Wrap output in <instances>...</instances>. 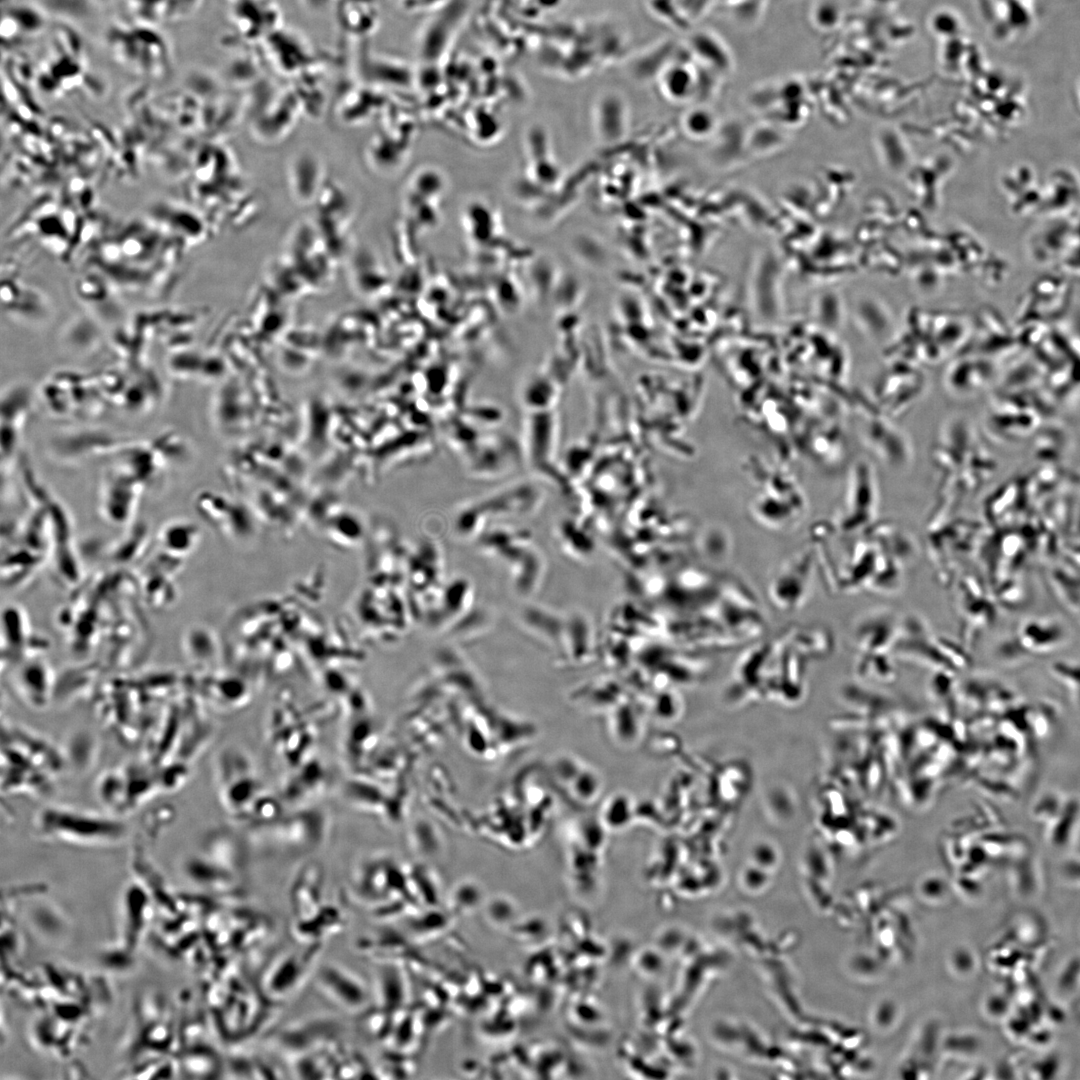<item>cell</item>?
<instances>
[{
  "mask_svg": "<svg viewBox=\"0 0 1080 1080\" xmlns=\"http://www.w3.org/2000/svg\"><path fill=\"white\" fill-rule=\"evenodd\" d=\"M32 826L41 838L74 845L106 846L121 842L127 825L116 815L101 814L62 804L41 807Z\"/></svg>",
  "mask_w": 1080,
  "mask_h": 1080,
  "instance_id": "cell-1",
  "label": "cell"
},
{
  "mask_svg": "<svg viewBox=\"0 0 1080 1080\" xmlns=\"http://www.w3.org/2000/svg\"><path fill=\"white\" fill-rule=\"evenodd\" d=\"M323 943L301 944L302 948L279 955L263 973L261 986L271 1001L295 995L315 967Z\"/></svg>",
  "mask_w": 1080,
  "mask_h": 1080,
  "instance_id": "cell-2",
  "label": "cell"
},
{
  "mask_svg": "<svg viewBox=\"0 0 1080 1080\" xmlns=\"http://www.w3.org/2000/svg\"><path fill=\"white\" fill-rule=\"evenodd\" d=\"M314 983L324 998L347 1013L361 1015L373 1004L371 985L340 963L322 964L314 973Z\"/></svg>",
  "mask_w": 1080,
  "mask_h": 1080,
  "instance_id": "cell-3",
  "label": "cell"
},
{
  "mask_svg": "<svg viewBox=\"0 0 1080 1080\" xmlns=\"http://www.w3.org/2000/svg\"><path fill=\"white\" fill-rule=\"evenodd\" d=\"M339 1021L329 1014L305 1017L272 1033L269 1045L290 1061L317 1051L337 1037Z\"/></svg>",
  "mask_w": 1080,
  "mask_h": 1080,
  "instance_id": "cell-4",
  "label": "cell"
},
{
  "mask_svg": "<svg viewBox=\"0 0 1080 1080\" xmlns=\"http://www.w3.org/2000/svg\"><path fill=\"white\" fill-rule=\"evenodd\" d=\"M1064 625L1056 619L1039 617L1023 622L1017 630L997 647L1004 661H1018L1055 651L1067 640Z\"/></svg>",
  "mask_w": 1080,
  "mask_h": 1080,
  "instance_id": "cell-5",
  "label": "cell"
},
{
  "mask_svg": "<svg viewBox=\"0 0 1080 1080\" xmlns=\"http://www.w3.org/2000/svg\"><path fill=\"white\" fill-rule=\"evenodd\" d=\"M855 471L847 486L844 499L832 517L833 529L852 535L869 528L878 513V496L874 479L867 471Z\"/></svg>",
  "mask_w": 1080,
  "mask_h": 1080,
  "instance_id": "cell-6",
  "label": "cell"
},
{
  "mask_svg": "<svg viewBox=\"0 0 1080 1080\" xmlns=\"http://www.w3.org/2000/svg\"><path fill=\"white\" fill-rule=\"evenodd\" d=\"M104 480L101 513L111 523H124L136 509L143 482L121 467L111 470Z\"/></svg>",
  "mask_w": 1080,
  "mask_h": 1080,
  "instance_id": "cell-7",
  "label": "cell"
},
{
  "mask_svg": "<svg viewBox=\"0 0 1080 1080\" xmlns=\"http://www.w3.org/2000/svg\"><path fill=\"white\" fill-rule=\"evenodd\" d=\"M13 686L19 698L31 709L44 710L55 694L49 666L42 660H30L14 673Z\"/></svg>",
  "mask_w": 1080,
  "mask_h": 1080,
  "instance_id": "cell-8",
  "label": "cell"
},
{
  "mask_svg": "<svg viewBox=\"0 0 1080 1080\" xmlns=\"http://www.w3.org/2000/svg\"><path fill=\"white\" fill-rule=\"evenodd\" d=\"M3 730L6 731L8 737L2 738L7 739L8 746L23 754L49 774L60 772L67 763L64 752L33 731L15 725H8Z\"/></svg>",
  "mask_w": 1080,
  "mask_h": 1080,
  "instance_id": "cell-9",
  "label": "cell"
},
{
  "mask_svg": "<svg viewBox=\"0 0 1080 1080\" xmlns=\"http://www.w3.org/2000/svg\"><path fill=\"white\" fill-rule=\"evenodd\" d=\"M2 458L13 456L30 410V393L24 386L7 388L1 406Z\"/></svg>",
  "mask_w": 1080,
  "mask_h": 1080,
  "instance_id": "cell-10",
  "label": "cell"
},
{
  "mask_svg": "<svg viewBox=\"0 0 1080 1080\" xmlns=\"http://www.w3.org/2000/svg\"><path fill=\"white\" fill-rule=\"evenodd\" d=\"M892 611L876 610L855 623L853 640L861 649H886L896 643L902 628L900 620Z\"/></svg>",
  "mask_w": 1080,
  "mask_h": 1080,
  "instance_id": "cell-11",
  "label": "cell"
},
{
  "mask_svg": "<svg viewBox=\"0 0 1080 1080\" xmlns=\"http://www.w3.org/2000/svg\"><path fill=\"white\" fill-rule=\"evenodd\" d=\"M323 871L315 863H309L296 875L290 891V903L294 920L310 917L324 903Z\"/></svg>",
  "mask_w": 1080,
  "mask_h": 1080,
  "instance_id": "cell-12",
  "label": "cell"
},
{
  "mask_svg": "<svg viewBox=\"0 0 1080 1080\" xmlns=\"http://www.w3.org/2000/svg\"><path fill=\"white\" fill-rule=\"evenodd\" d=\"M345 922L344 910L335 903H323L310 917L294 920L291 933L300 944L323 943L342 930Z\"/></svg>",
  "mask_w": 1080,
  "mask_h": 1080,
  "instance_id": "cell-13",
  "label": "cell"
},
{
  "mask_svg": "<svg viewBox=\"0 0 1080 1080\" xmlns=\"http://www.w3.org/2000/svg\"><path fill=\"white\" fill-rule=\"evenodd\" d=\"M595 129L603 142L614 143L624 138L628 129V108L620 95L609 94L599 101Z\"/></svg>",
  "mask_w": 1080,
  "mask_h": 1080,
  "instance_id": "cell-14",
  "label": "cell"
},
{
  "mask_svg": "<svg viewBox=\"0 0 1080 1080\" xmlns=\"http://www.w3.org/2000/svg\"><path fill=\"white\" fill-rule=\"evenodd\" d=\"M99 801L110 814L118 816L129 811L127 785L124 770L103 772L96 786Z\"/></svg>",
  "mask_w": 1080,
  "mask_h": 1080,
  "instance_id": "cell-15",
  "label": "cell"
},
{
  "mask_svg": "<svg viewBox=\"0 0 1080 1080\" xmlns=\"http://www.w3.org/2000/svg\"><path fill=\"white\" fill-rule=\"evenodd\" d=\"M660 87L667 99L675 103H683L689 101L695 94L696 76L688 66L674 64L662 72Z\"/></svg>",
  "mask_w": 1080,
  "mask_h": 1080,
  "instance_id": "cell-16",
  "label": "cell"
},
{
  "mask_svg": "<svg viewBox=\"0 0 1080 1080\" xmlns=\"http://www.w3.org/2000/svg\"><path fill=\"white\" fill-rule=\"evenodd\" d=\"M1079 816V800L1076 798L1065 800L1060 812L1048 824V838L1052 846L1061 849L1071 841Z\"/></svg>",
  "mask_w": 1080,
  "mask_h": 1080,
  "instance_id": "cell-17",
  "label": "cell"
},
{
  "mask_svg": "<svg viewBox=\"0 0 1080 1080\" xmlns=\"http://www.w3.org/2000/svg\"><path fill=\"white\" fill-rule=\"evenodd\" d=\"M681 125L685 134L694 140L711 138L720 127L714 112L704 106L689 109L683 115Z\"/></svg>",
  "mask_w": 1080,
  "mask_h": 1080,
  "instance_id": "cell-18",
  "label": "cell"
},
{
  "mask_svg": "<svg viewBox=\"0 0 1080 1080\" xmlns=\"http://www.w3.org/2000/svg\"><path fill=\"white\" fill-rule=\"evenodd\" d=\"M1052 675L1063 683L1080 706V661L1057 660L1050 667Z\"/></svg>",
  "mask_w": 1080,
  "mask_h": 1080,
  "instance_id": "cell-19",
  "label": "cell"
},
{
  "mask_svg": "<svg viewBox=\"0 0 1080 1080\" xmlns=\"http://www.w3.org/2000/svg\"><path fill=\"white\" fill-rule=\"evenodd\" d=\"M1065 800L1054 792L1042 795L1033 808V816L1041 821L1050 823L1060 812Z\"/></svg>",
  "mask_w": 1080,
  "mask_h": 1080,
  "instance_id": "cell-20",
  "label": "cell"
}]
</instances>
